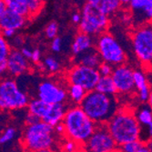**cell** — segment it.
I'll use <instances>...</instances> for the list:
<instances>
[{"label":"cell","mask_w":152,"mask_h":152,"mask_svg":"<svg viewBox=\"0 0 152 152\" xmlns=\"http://www.w3.org/2000/svg\"><path fill=\"white\" fill-rule=\"evenodd\" d=\"M7 73L12 77H20L30 69V64L20 50L11 49L6 59Z\"/></svg>","instance_id":"obj_14"},{"label":"cell","mask_w":152,"mask_h":152,"mask_svg":"<svg viewBox=\"0 0 152 152\" xmlns=\"http://www.w3.org/2000/svg\"><path fill=\"white\" fill-rule=\"evenodd\" d=\"M58 33V25L57 22L52 21L46 27V36L48 38L53 39L56 37Z\"/></svg>","instance_id":"obj_31"},{"label":"cell","mask_w":152,"mask_h":152,"mask_svg":"<svg viewBox=\"0 0 152 152\" xmlns=\"http://www.w3.org/2000/svg\"><path fill=\"white\" fill-rule=\"evenodd\" d=\"M94 45H95L94 37L79 31L76 35L71 46L72 54L74 56H77L78 54L94 48Z\"/></svg>","instance_id":"obj_18"},{"label":"cell","mask_w":152,"mask_h":152,"mask_svg":"<svg viewBox=\"0 0 152 152\" xmlns=\"http://www.w3.org/2000/svg\"><path fill=\"white\" fill-rule=\"evenodd\" d=\"M134 84L140 101L142 103H151V90L146 74L141 69L134 70Z\"/></svg>","instance_id":"obj_16"},{"label":"cell","mask_w":152,"mask_h":152,"mask_svg":"<svg viewBox=\"0 0 152 152\" xmlns=\"http://www.w3.org/2000/svg\"><path fill=\"white\" fill-rule=\"evenodd\" d=\"M118 1L120 2L121 6H124V7H128L129 2H130V0H118Z\"/></svg>","instance_id":"obj_44"},{"label":"cell","mask_w":152,"mask_h":152,"mask_svg":"<svg viewBox=\"0 0 152 152\" xmlns=\"http://www.w3.org/2000/svg\"><path fill=\"white\" fill-rule=\"evenodd\" d=\"M121 7L122 6L118 0H101L99 5L100 10L107 17L114 15L120 9Z\"/></svg>","instance_id":"obj_26"},{"label":"cell","mask_w":152,"mask_h":152,"mask_svg":"<svg viewBox=\"0 0 152 152\" xmlns=\"http://www.w3.org/2000/svg\"><path fill=\"white\" fill-rule=\"evenodd\" d=\"M29 96L20 89L13 78H0V110H17L26 107Z\"/></svg>","instance_id":"obj_5"},{"label":"cell","mask_w":152,"mask_h":152,"mask_svg":"<svg viewBox=\"0 0 152 152\" xmlns=\"http://www.w3.org/2000/svg\"><path fill=\"white\" fill-rule=\"evenodd\" d=\"M80 20H81V14H79V13H74L73 16H72V21H73V23L78 25L79 22H80Z\"/></svg>","instance_id":"obj_41"},{"label":"cell","mask_w":152,"mask_h":152,"mask_svg":"<svg viewBox=\"0 0 152 152\" xmlns=\"http://www.w3.org/2000/svg\"><path fill=\"white\" fill-rule=\"evenodd\" d=\"M61 122L66 137L74 140L80 148H83L96 126L79 106L67 108Z\"/></svg>","instance_id":"obj_3"},{"label":"cell","mask_w":152,"mask_h":152,"mask_svg":"<svg viewBox=\"0 0 152 152\" xmlns=\"http://www.w3.org/2000/svg\"><path fill=\"white\" fill-rule=\"evenodd\" d=\"M87 91L82 87L75 84H69L67 89V98H69L71 101L75 104H80V102L85 98Z\"/></svg>","instance_id":"obj_25"},{"label":"cell","mask_w":152,"mask_h":152,"mask_svg":"<svg viewBox=\"0 0 152 152\" xmlns=\"http://www.w3.org/2000/svg\"><path fill=\"white\" fill-rule=\"evenodd\" d=\"M30 60L35 64L40 62V60H41V51L38 48L32 50V55H31Z\"/></svg>","instance_id":"obj_35"},{"label":"cell","mask_w":152,"mask_h":152,"mask_svg":"<svg viewBox=\"0 0 152 152\" xmlns=\"http://www.w3.org/2000/svg\"><path fill=\"white\" fill-rule=\"evenodd\" d=\"M109 25V18L100 10L99 6L87 3L82 9L81 20L78 24L79 31L92 37L105 32Z\"/></svg>","instance_id":"obj_6"},{"label":"cell","mask_w":152,"mask_h":152,"mask_svg":"<svg viewBox=\"0 0 152 152\" xmlns=\"http://www.w3.org/2000/svg\"><path fill=\"white\" fill-rule=\"evenodd\" d=\"M10 50L11 46L7 42V40L4 37L1 30H0V61H6Z\"/></svg>","instance_id":"obj_29"},{"label":"cell","mask_w":152,"mask_h":152,"mask_svg":"<svg viewBox=\"0 0 152 152\" xmlns=\"http://www.w3.org/2000/svg\"><path fill=\"white\" fill-rule=\"evenodd\" d=\"M28 20L29 18L21 16L9 9H6L1 18H0V30L13 29L18 31L25 27Z\"/></svg>","instance_id":"obj_15"},{"label":"cell","mask_w":152,"mask_h":152,"mask_svg":"<svg viewBox=\"0 0 152 152\" xmlns=\"http://www.w3.org/2000/svg\"><path fill=\"white\" fill-rule=\"evenodd\" d=\"M7 73V63L6 61H0V78Z\"/></svg>","instance_id":"obj_40"},{"label":"cell","mask_w":152,"mask_h":152,"mask_svg":"<svg viewBox=\"0 0 152 152\" xmlns=\"http://www.w3.org/2000/svg\"><path fill=\"white\" fill-rule=\"evenodd\" d=\"M106 126L118 148L127 142L139 140L140 137V128L135 112L126 107L118 108L107 121Z\"/></svg>","instance_id":"obj_1"},{"label":"cell","mask_w":152,"mask_h":152,"mask_svg":"<svg viewBox=\"0 0 152 152\" xmlns=\"http://www.w3.org/2000/svg\"><path fill=\"white\" fill-rule=\"evenodd\" d=\"M79 107L96 124H106L118 109L115 96H108L96 90L87 92Z\"/></svg>","instance_id":"obj_2"},{"label":"cell","mask_w":152,"mask_h":152,"mask_svg":"<svg viewBox=\"0 0 152 152\" xmlns=\"http://www.w3.org/2000/svg\"><path fill=\"white\" fill-rule=\"evenodd\" d=\"M118 150L124 152H149L151 151V145L150 141L144 142L140 140H136L119 146Z\"/></svg>","instance_id":"obj_23"},{"label":"cell","mask_w":152,"mask_h":152,"mask_svg":"<svg viewBox=\"0 0 152 152\" xmlns=\"http://www.w3.org/2000/svg\"><path fill=\"white\" fill-rule=\"evenodd\" d=\"M20 52L22 53V55H23V56L26 58H27L28 60L30 59L31 55H32V50L30 48H22L21 50H20Z\"/></svg>","instance_id":"obj_38"},{"label":"cell","mask_w":152,"mask_h":152,"mask_svg":"<svg viewBox=\"0 0 152 152\" xmlns=\"http://www.w3.org/2000/svg\"><path fill=\"white\" fill-rule=\"evenodd\" d=\"M113 68H114V66L112 65L102 61L96 69H98L100 76H110L113 71Z\"/></svg>","instance_id":"obj_32"},{"label":"cell","mask_w":152,"mask_h":152,"mask_svg":"<svg viewBox=\"0 0 152 152\" xmlns=\"http://www.w3.org/2000/svg\"><path fill=\"white\" fill-rule=\"evenodd\" d=\"M55 133L53 126L41 120L26 125L22 134V146L27 151L46 152L52 150L56 142Z\"/></svg>","instance_id":"obj_4"},{"label":"cell","mask_w":152,"mask_h":152,"mask_svg":"<svg viewBox=\"0 0 152 152\" xmlns=\"http://www.w3.org/2000/svg\"><path fill=\"white\" fill-rule=\"evenodd\" d=\"M100 75L96 68L89 67L81 64H76L66 74L68 84L82 87L87 92L94 90Z\"/></svg>","instance_id":"obj_10"},{"label":"cell","mask_w":152,"mask_h":152,"mask_svg":"<svg viewBox=\"0 0 152 152\" xmlns=\"http://www.w3.org/2000/svg\"><path fill=\"white\" fill-rule=\"evenodd\" d=\"M7 9L6 4L4 2V0H0V18L3 15V13L5 12V10Z\"/></svg>","instance_id":"obj_42"},{"label":"cell","mask_w":152,"mask_h":152,"mask_svg":"<svg viewBox=\"0 0 152 152\" xmlns=\"http://www.w3.org/2000/svg\"><path fill=\"white\" fill-rule=\"evenodd\" d=\"M137 112L135 113L136 118L139 122L140 128V132L145 130L146 132V140L148 142L150 141L152 136V112L150 108V104L144 103Z\"/></svg>","instance_id":"obj_17"},{"label":"cell","mask_w":152,"mask_h":152,"mask_svg":"<svg viewBox=\"0 0 152 152\" xmlns=\"http://www.w3.org/2000/svg\"><path fill=\"white\" fill-rule=\"evenodd\" d=\"M95 90L108 96H115L118 94L111 76H100L95 87Z\"/></svg>","instance_id":"obj_22"},{"label":"cell","mask_w":152,"mask_h":152,"mask_svg":"<svg viewBox=\"0 0 152 152\" xmlns=\"http://www.w3.org/2000/svg\"><path fill=\"white\" fill-rule=\"evenodd\" d=\"M83 149L91 152H112L118 151V145L106 124H96L95 130L83 145Z\"/></svg>","instance_id":"obj_9"},{"label":"cell","mask_w":152,"mask_h":152,"mask_svg":"<svg viewBox=\"0 0 152 152\" xmlns=\"http://www.w3.org/2000/svg\"><path fill=\"white\" fill-rule=\"evenodd\" d=\"M2 32V35L4 36V37L6 39H9V38H12L14 36L16 35V32L15 30H13V29H3L1 30Z\"/></svg>","instance_id":"obj_37"},{"label":"cell","mask_w":152,"mask_h":152,"mask_svg":"<svg viewBox=\"0 0 152 152\" xmlns=\"http://www.w3.org/2000/svg\"><path fill=\"white\" fill-rule=\"evenodd\" d=\"M67 107L65 103H55L51 104L50 110L45 118L44 122L50 124L51 126L55 127L57 124L60 123L63 119V117L66 111Z\"/></svg>","instance_id":"obj_21"},{"label":"cell","mask_w":152,"mask_h":152,"mask_svg":"<svg viewBox=\"0 0 152 152\" xmlns=\"http://www.w3.org/2000/svg\"><path fill=\"white\" fill-rule=\"evenodd\" d=\"M62 148H63V150H65V151H67V152H73V151L78 150L77 148H80V147H79L78 144L76 143L74 140H69V139H66V140L64 142Z\"/></svg>","instance_id":"obj_33"},{"label":"cell","mask_w":152,"mask_h":152,"mask_svg":"<svg viewBox=\"0 0 152 152\" xmlns=\"http://www.w3.org/2000/svg\"><path fill=\"white\" fill-rule=\"evenodd\" d=\"M101 0H87V3L93 5V6H99Z\"/></svg>","instance_id":"obj_43"},{"label":"cell","mask_w":152,"mask_h":152,"mask_svg":"<svg viewBox=\"0 0 152 152\" xmlns=\"http://www.w3.org/2000/svg\"><path fill=\"white\" fill-rule=\"evenodd\" d=\"M40 119L37 117V116H35V115H33V114H31V113H29V112H27V115H26V125H30V124H34V123H36V122H37V121H39Z\"/></svg>","instance_id":"obj_36"},{"label":"cell","mask_w":152,"mask_h":152,"mask_svg":"<svg viewBox=\"0 0 152 152\" xmlns=\"http://www.w3.org/2000/svg\"><path fill=\"white\" fill-rule=\"evenodd\" d=\"M16 135H17L16 129H14L12 127L7 128L2 132V134L0 135V144L5 145V144H7L9 142H11L16 137Z\"/></svg>","instance_id":"obj_30"},{"label":"cell","mask_w":152,"mask_h":152,"mask_svg":"<svg viewBox=\"0 0 152 152\" xmlns=\"http://www.w3.org/2000/svg\"><path fill=\"white\" fill-rule=\"evenodd\" d=\"M0 146H1V144H0Z\"/></svg>","instance_id":"obj_46"},{"label":"cell","mask_w":152,"mask_h":152,"mask_svg":"<svg viewBox=\"0 0 152 152\" xmlns=\"http://www.w3.org/2000/svg\"><path fill=\"white\" fill-rule=\"evenodd\" d=\"M7 9H9L13 12H16L21 16H24L27 18H31L30 13L26 7L20 1V0H4Z\"/></svg>","instance_id":"obj_24"},{"label":"cell","mask_w":152,"mask_h":152,"mask_svg":"<svg viewBox=\"0 0 152 152\" xmlns=\"http://www.w3.org/2000/svg\"><path fill=\"white\" fill-rule=\"evenodd\" d=\"M76 64H81L89 67L98 68L99 64L102 62L98 51L95 48H92L85 52L78 54L77 56H75Z\"/></svg>","instance_id":"obj_19"},{"label":"cell","mask_w":152,"mask_h":152,"mask_svg":"<svg viewBox=\"0 0 152 152\" xmlns=\"http://www.w3.org/2000/svg\"><path fill=\"white\" fill-rule=\"evenodd\" d=\"M62 48V39L60 37H58V36L56 37H54L52 39L51 42V50L54 52H59Z\"/></svg>","instance_id":"obj_34"},{"label":"cell","mask_w":152,"mask_h":152,"mask_svg":"<svg viewBox=\"0 0 152 152\" xmlns=\"http://www.w3.org/2000/svg\"><path fill=\"white\" fill-rule=\"evenodd\" d=\"M43 65L45 66V70L48 71L49 73H57L60 70V64L58 61L53 58V57H48L44 59Z\"/></svg>","instance_id":"obj_28"},{"label":"cell","mask_w":152,"mask_h":152,"mask_svg":"<svg viewBox=\"0 0 152 152\" xmlns=\"http://www.w3.org/2000/svg\"><path fill=\"white\" fill-rule=\"evenodd\" d=\"M20 1L28 9L31 18L38 15L44 5V2L41 0H20Z\"/></svg>","instance_id":"obj_27"},{"label":"cell","mask_w":152,"mask_h":152,"mask_svg":"<svg viewBox=\"0 0 152 152\" xmlns=\"http://www.w3.org/2000/svg\"><path fill=\"white\" fill-rule=\"evenodd\" d=\"M37 98L49 104L66 103L67 92L53 80L42 81L37 87Z\"/></svg>","instance_id":"obj_12"},{"label":"cell","mask_w":152,"mask_h":152,"mask_svg":"<svg viewBox=\"0 0 152 152\" xmlns=\"http://www.w3.org/2000/svg\"><path fill=\"white\" fill-rule=\"evenodd\" d=\"M41 1H43V2H44V1H45V0H41Z\"/></svg>","instance_id":"obj_45"},{"label":"cell","mask_w":152,"mask_h":152,"mask_svg":"<svg viewBox=\"0 0 152 152\" xmlns=\"http://www.w3.org/2000/svg\"><path fill=\"white\" fill-rule=\"evenodd\" d=\"M131 20L137 27L149 23L152 18V0H130L128 6Z\"/></svg>","instance_id":"obj_13"},{"label":"cell","mask_w":152,"mask_h":152,"mask_svg":"<svg viewBox=\"0 0 152 152\" xmlns=\"http://www.w3.org/2000/svg\"><path fill=\"white\" fill-rule=\"evenodd\" d=\"M98 37L96 41V50L103 62L108 63L113 66L126 62V52L115 37L106 31Z\"/></svg>","instance_id":"obj_7"},{"label":"cell","mask_w":152,"mask_h":152,"mask_svg":"<svg viewBox=\"0 0 152 152\" xmlns=\"http://www.w3.org/2000/svg\"><path fill=\"white\" fill-rule=\"evenodd\" d=\"M133 75L134 69L125 63L114 66L110 76L112 77L118 94L129 95L136 91Z\"/></svg>","instance_id":"obj_11"},{"label":"cell","mask_w":152,"mask_h":152,"mask_svg":"<svg viewBox=\"0 0 152 152\" xmlns=\"http://www.w3.org/2000/svg\"><path fill=\"white\" fill-rule=\"evenodd\" d=\"M134 53L140 62L149 67L152 62V27L151 23L137 26L132 34Z\"/></svg>","instance_id":"obj_8"},{"label":"cell","mask_w":152,"mask_h":152,"mask_svg":"<svg viewBox=\"0 0 152 152\" xmlns=\"http://www.w3.org/2000/svg\"><path fill=\"white\" fill-rule=\"evenodd\" d=\"M54 129H55V132H56V133L60 134V135H64V131H65V129H64V126H63L62 122H60V123L57 124V125L54 127Z\"/></svg>","instance_id":"obj_39"},{"label":"cell","mask_w":152,"mask_h":152,"mask_svg":"<svg viewBox=\"0 0 152 152\" xmlns=\"http://www.w3.org/2000/svg\"><path fill=\"white\" fill-rule=\"evenodd\" d=\"M51 104L47 103L43 100L37 99H33L29 100L27 104V112H29L35 116H37L41 121H44L47 118L49 110H50Z\"/></svg>","instance_id":"obj_20"}]
</instances>
